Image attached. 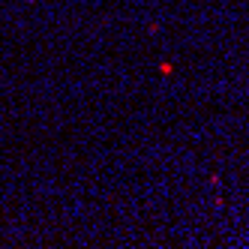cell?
Listing matches in <instances>:
<instances>
[{
  "mask_svg": "<svg viewBox=\"0 0 249 249\" xmlns=\"http://www.w3.org/2000/svg\"><path fill=\"white\" fill-rule=\"evenodd\" d=\"M27 3H36V0H27Z\"/></svg>",
  "mask_w": 249,
  "mask_h": 249,
  "instance_id": "1",
  "label": "cell"
}]
</instances>
